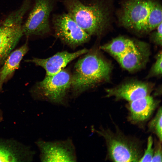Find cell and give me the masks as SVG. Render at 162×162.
Here are the masks:
<instances>
[{
  "label": "cell",
  "instance_id": "6da1fadb",
  "mask_svg": "<svg viewBox=\"0 0 162 162\" xmlns=\"http://www.w3.org/2000/svg\"><path fill=\"white\" fill-rule=\"evenodd\" d=\"M74 66L71 74L70 91L75 98L107 80L112 69L111 64L94 50L88 51Z\"/></svg>",
  "mask_w": 162,
  "mask_h": 162
},
{
  "label": "cell",
  "instance_id": "7a4b0ae2",
  "mask_svg": "<svg viewBox=\"0 0 162 162\" xmlns=\"http://www.w3.org/2000/svg\"><path fill=\"white\" fill-rule=\"evenodd\" d=\"M67 13L91 36L100 35L109 22L108 11L101 0H62Z\"/></svg>",
  "mask_w": 162,
  "mask_h": 162
},
{
  "label": "cell",
  "instance_id": "3957f363",
  "mask_svg": "<svg viewBox=\"0 0 162 162\" xmlns=\"http://www.w3.org/2000/svg\"><path fill=\"white\" fill-rule=\"evenodd\" d=\"M92 129L104 138L107 148V157L110 160L114 162H139L142 155L140 141L118 131L113 132L102 127L98 130Z\"/></svg>",
  "mask_w": 162,
  "mask_h": 162
},
{
  "label": "cell",
  "instance_id": "277c9868",
  "mask_svg": "<svg viewBox=\"0 0 162 162\" xmlns=\"http://www.w3.org/2000/svg\"><path fill=\"white\" fill-rule=\"evenodd\" d=\"M71 79V74L63 69L54 75L46 76L36 84L34 92L41 99L54 104L67 106Z\"/></svg>",
  "mask_w": 162,
  "mask_h": 162
},
{
  "label": "cell",
  "instance_id": "5b68a950",
  "mask_svg": "<svg viewBox=\"0 0 162 162\" xmlns=\"http://www.w3.org/2000/svg\"><path fill=\"white\" fill-rule=\"evenodd\" d=\"M62 0H34L33 6L22 26L23 35L44 36L51 31L50 15L57 4Z\"/></svg>",
  "mask_w": 162,
  "mask_h": 162
},
{
  "label": "cell",
  "instance_id": "8992f818",
  "mask_svg": "<svg viewBox=\"0 0 162 162\" xmlns=\"http://www.w3.org/2000/svg\"><path fill=\"white\" fill-rule=\"evenodd\" d=\"M52 22L54 36L70 47H76L90 39L91 36L67 13L53 14Z\"/></svg>",
  "mask_w": 162,
  "mask_h": 162
},
{
  "label": "cell",
  "instance_id": "52a82bcc",
  "mask_svg": "<svg viewBox=\"0 0 162 162\" xmlns=\"http://www.w3.org/2000/svg\"><path fill=\"white\" fill-rule=\"evenodd\" d=\"M36 144L42 162H75L76 149L70 138L64 140L46 141L39 140Z\"/></svg>",
  "mask_w": 162,
  "mask_h": 162
},
{
  "label": "cell",
  "instance_id": "ba28073f",
  "mask_svg": "<svg viewBox=\"0 0 162 162\" xmlns=\"http://www.w3.org/2000/svg\"><path fill=\"white\" fill-rule=\"evenodd\" d=\"M154 1L127 0L123 6L120 20L125 27L142 32L144 25Z\"/></svg>",
  "mask_w": 162,
  "mask_h": 162
},
{
  "label": "cell",
  "instance_id": "9c48e42d",
  "mask_svg": "<svg viewBox=\"0 0 162 162\" xmlns=\"http://www.w3.org/2000/svg\"><path fill=\"white\" fill-rule=\"evenodd\" d=\"M88 50L84 48L73 52L66 51L59 52L46 58H34L26 62H32L44 69L46 76H52L60 72L69 62L78 57L87 53Z\"/></svg>",
  "mask_w": 162,
  "mask_h": 162
},
{
  "label": "cell",
  "instance_id": "30bf717a",
  "mask_svg": "<svg viewBox=\"0 0 162 162\" xmlns=\"http://www.w3.org/2000/svg\"><path fill=\"white\" fill-rule=\"evenodd\" d=\"M152 90V86L147 83L132 81L107 89L106 96L114 97L117 99L130 102L149 95Z\"/></svg>",
  "mask_w": 162,
  "mask_h": 162
},
{
  "label": "cell",
  "instance_id": "8fae6325",
  "mask_svg": "<svg viewBox=\"0 0 162 162\" xmlns=\"http://www.w3.org/2000/svg\"><path fill=\"white\" fill-rule=\"evenodd\" d=\"M33 153L18 142L0 138V162L30 161Z\"/></svg>",
  "mask_w": 162,
  "mask_h": 162
},
{
  "label": "cell",
  "instance_id": "7c38bea8",
  "mask_svg": "<svg viewBox=\"0 0 162 162\" xmlns=\"http://www.w3.org/2000/svg\"><path fill=\"white\" fill-rule=\"evenodd\" d=\"M159 102L150 95L130 102L128 119L133 124L147 121L158 106Z\"/></svg>",
  "mask_w": 162,
  "mask_h": 162
},
{
  "label": "cell",
  "instance_id": "4fadbf2b",
  "mask_svg": "<svg viewBox=\"0 0 162 162\" xmlns=\"http://www.w3.org/2000/svg\"><path fill=\"white\" fill-rule=\"evenodd\" d=\"M150 55L148 45L137 42L135 46L120 57L117 60L122 67L130 71L142 68L147 62Z\"/></svg>",
  "mask_w": 162,
  "mask_h": 162
},
{
  "label": "cell",
  "instance_id": "5bb4252c",
  "mask_svg": "<svg viewBox=\"0 0 162 162\" xmlns=\"http://www.w3.org/2000/svg\"><path fill=\"white\" fill-rule=\"evenodd\" d=\"M23 35L22 26H0V67Z\"/></svg>",
  "mask_w": 162,
  "mask_h": 162
},
{
  "label": "cell",
  "instance_id": "9a60e30c",
  "mask_svg": "<svg viewBox=\"0 0 162 162\" xmlns=\"http://www.w3.org/2000/svg\"><path fill=\"white\" fill-rule=\"evenodd\" d=\"M28 50L27 42L11 52L0 68V91L6 80L19 67L23 56Z\"/></svg>",
  "mask_w": 162,
  "mask_h": 162
},
{
  "label": "cell",
  "instance_id": "2e32d148",
  "mask_svg": "<svg viewBox=\"0 0 162 162\" xmlns=\"http://www.w3.org/2000/svg\"><path fill=\"white\" fill-rule=\"evenodd\" d=\"M137 42L129 38L119 37L100 47V49L106 52L117 60L124 54L136 46Z\"/></svg>",
  "mask_w": 162,
  "mask_h": 162
},
{
  "label": "cell",
  "instance_id": "e0dca14e",
  "mask_svg": "<svg viewBox=\"0 0 162 162\" xmlns=\"http://www.w3.org/2000/svg\"><path fill=\"white\" fill-rule=\"evenodd\" d=\"M162 11L161 5L154 2L143 28V32H149L162 23Z\"/></svg>",
  "mask_w": 162,
  "mask_h": 162
},
{
  "label": "cell",
  "instance_id": "ac0fdd59",
  "mask_svg": "<svg viewBox=\"0 0 162 162\" xmlns=\"http://www.w3.org/2000/svg\"><path fill=\"white\" fill-rule=\"evenodd\" d=\"M31 3V0H24L19 8L10 13L3 20L2 24L22 26L23 18L30 8Z\"/></svg>",
  "mask_w": 162,
  "mask_h": 162
},
{
  "label": "cell",
  "instance_id": "d6986e66",
  "mask_svg": "<svg viewBox=\"0 0 162 162\" xmlns=\"http://www.w3.org/2000/svg\"><path fill=\"white\" fill-rule=\"evenodd\" d=\"M162 110L160 106L148 125L149 130L155 134L161 142L162 140Z\"/></svg>",
  "mask_w": 162,
  "mask_h": 162
},
{
  "label": "cell",
  "instance_id": "ffe728a7",
  "mask_svg": "<svg viewBox=\"0 0 162 162\" xmlns=\"http://www.w3.org/2000/svg\"><path fill=\"white\" fill-rule=\"evenodd\" d=\"M153 142L152 137L149 136L148 139L146 148L139 162H151L154 152V148L152 147Z\"/></svg>",
  "mask_w": 162,
  "mask_h": 162
},
{
  "label": "cell",
  "instance_id": "44dd1931",
  "mask_svg": "<svg viewBox=\"0 0 162 162\" xmlns=\"http://www.w3.org/2000/svg\"><path fill=\"white\" fill-rule=\"evenodd\" d=\"M162 54L161 51L158 54L155 62L151 69L149 76H159L162 74Z\"/></svg>",
  "mask_w": 162,
  "mask_h": 162
},
{
  "label": "cell",
  "instance_id": "7402d4cb",
  "mask_svg": "<svg viewBox=\"0 0 162 162\" xmlns=\"http://www.w3.org/2000/svg\"><path fill=\"white\" fill-rule=\"evenodd\" d=\"M162 142L155 140L154 154L151 162H162Z\"/></svg>",
  "mask_w": 162,
  "mask_h": 162
},
{
  "label": "cell",
  "instance_id": "603a6c76",
  "mask_svg": "<svg viewBox=\"0 0 162 162\" xmlns=\"http://www.w3.org/2000/svg\"><path fill=\"white\" fill-rule=\"evenodd\" d=\"M162 23L156 28V30L152 34V38L153 41L156 44L162 45Z\"/></svg>",
  "mask_w": 162,
  "mask_h": 162
}]
</instances>
